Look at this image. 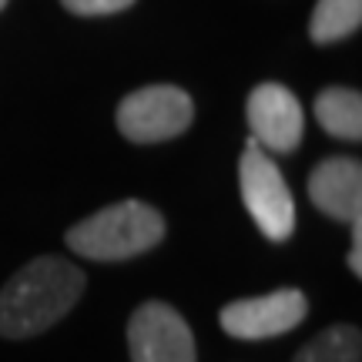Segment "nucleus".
Segmentation results:
<instances>
[{
	"mask_svg": "<svg viewBox=\"0 0 362 362\" xmlns=\"http://www.w3.org/2000/svg\"><path fill=\"white\" fill-rule=\"evenodd\" d=\"M315 121L322 124L325 134L342 138V141H359L362 138V98L352 88H325L315 94Z\"/></svg>",
	"mask_w": 362,
	"mask_h": 362,
	"instance_id": "1a4fd4ad",
	"label": "nucleus"
},
{
	"mask_svg": "<svg viewBox=\"0 0 362 362\" xmlns=\"http://www.w3.org/2000/svg\"><path fill=\"white\" fill-rule=\"evenodd\" d=\"M309 198L329 218L346 225L362 221V165L346 155L319 161L309 175Z\"/></svg>",
	"mask_w": 362,
	"mask_h": 362,
	"instance_id": "6e6552de",
	"label": "nucleus"
},
{
	"mask_svg": "<svg viewBox=\"0 0 362 362\" xmlns=\"http://www.w3.org/2000/svg\"><path fill=\"white\" fill-rule=\"evenodd\" d=\"M84 272L61 255H37L0 288V336L30 339L61 322L84 296Z\"/></svg>",
	"mask_w": 362,
	"mask_h": 362,
	"instance_id": "f257e3e1",
	"label": "nucleus"
},
{
	"mask_svg": "<svg viewBox=\"0 0 362 362\" xmlns=\"http://www.w3.org/2000/svg\"><path fill=\"white\" fill-rule=\"evenodd\" d=\"M362 24V0H319L309 21V37L315 44H336L356 34Z\"/></svg>",
	"mask_w": 362,
	"mask_h": 362,
	"instance_id": "9d476101",
	"label": "nucleus"
},
{
	"mask_svg": "<svg viewBox=\"0 0 362 362\" xmlns=\"http://www.w3.org/2000/svg\"><path fill=\"white\" fill-rule=\"evenodd\" d=\"M61 4L78 17H107V13L128 11L134 0H61Z\"/></svg>",
	"mask_w": 362,
	"mask_h": 362,
	"instance_id": "f8f14e48",
	"label": "nucleus"
},
{
	"mask_svg": "<svg viewBox=\"0 0 362 362\" xmlns=\"http://www.w3.org/2000/svg\"><path fill=\"white\" fill-rule=\"evenodd\" d=\"M238 192H242L248 215L259 225V232L269 242H288V235L296 232V202H292V192L279 165L252 138L238 158Z\"/></svg>",
	"mask_w": 362,
	"mask_h": 362,
	"instance_id": "7ed1b4c3",
	"label": "nucleus"
},
{
	"mask_svg": "<svg viewBox=\"0 0 362 362\" xmlns=\"http://www.w3.org/2000/svg\"><path fill=\"white\" fill-rule=\"evenodd\" d=\"M309 312V298L298 288H279L259 298H238L221 309L218 322L232 339L259 342V339H275L292 332Z\"/></svg>",
	"mask_w": 362,
	"mask_h": 362,
	"instance_id": "423d86ee",
	"label": "nucleus"
},
{
	"mask_svg": "<svg viewBox=\"0 0 362 362\" xmlns=\"http://www.w3.org/2000/svg\"><path fill=\"white\" fill-rule=\"evenodd\" d=\"M4 4H7V0H0V11H4Z\"/></svg>",
	"mask_w": 362,
	"mask_h": 362,
	"instance_id": "ddd939ff",
	"label": "nucleus"
},
{
	"mask_svg": "<svg viewBox=\"0 0 362 362\" xmlns=\"http://www.w3.org/2000/svg\"><path fill=\"white\" fill-rule=\"evenodd\" d=\"M131 362H194V336L168 302H144L128 319Z\"/></svg>",
	"mask_w": 362,
	"mask_h": 362,
	"instance_id": "39448f33",
	"label": "nucleus"
},
{
	"mask_svg": "<svg viewBox=\"0 0 362 362\" xmlns=\"http://www.w3.org/2000/svg\"><path fill=\"white\" fill-rule=\"evenodd\" d=\"M248 115V128H252V141H259L269 151H296L302 141V131H305V115H302V104L285 84L265 81L248 94L245 104Z\"/></svg>",
	"mask_w": 362,
	"mask_h": 362,
	"instance_id": "0eeeda50",
	"label": "nucleus"
},
{
	"mask_svg": "<svg viewBox=\"0 0 362 362\" xmlns=\"http://www.w3.org/2000/svg\"><path fill=\"white\" fill-rule=\"evenodd\" d=\"M292 362H362V332L356 325H332L305 342Z\"/></svg>",
	"mask_w": 362,
	"mask_h": 362,
	"instance_id": "9b49d317",
	"label": "nucleus"
},
{
	"mask_svg": "<svg viewBox=\"0 0 362 362\" xmlns=\"http://www.w3.org/2000/svg\"><path fill=\"white\" fill-rule=\"evenodd\" d=\"M194 104L175 84H148L117 104V131L134 144L171 141L192 128Z\"/></svg>",
	"mask_w": 362,
	"mask_h": 362,
	"instance_id": "20e7f679",
	"label": "nucleus"
},
{
	"mask_svg": "<svg viewBox=\"0 0 362 362\" xmlns=\"http://www.w3.org/2000/svg\"><path fill=\"white\" fill-rule=\"evenodd\" d=\"M161 238H165L161 211L138 198L101 208L90 218L71 225L64 235L67 248L90 262H128L155 248Z\"/></svg>",
	"mask_w": 362,
	"mask_h": 362,
	"instance_id": "f03ea898",
	"label": "nucleus"
}]
</instances>
